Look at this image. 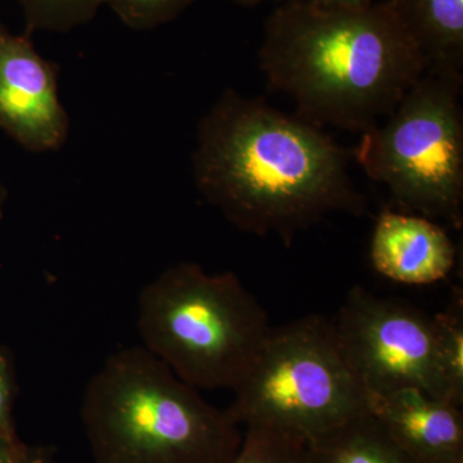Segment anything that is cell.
<instances>
[{
  "label": "cell",
  "instance_id": "14",
  "mask_svg": "<svg viewBox=\"0 0 463 463\" xmlns=\"http://www.w3.org/2000/svg\"><path fill=\"white\" fill-rule=\"evenodd\" d=\"M26 21V33H69L90 23L105 0H17Z\"/></svg>",
  "mask_w": 463,
  "mask_h": 463
},
{
  "label": "cell",
  "instance_id": "7",
  "mask_svg": "<svg viewBox=\"0 0 463 463\" xmlns=\"http://www.w3.org/2000/svg\"><path fill=\"white\" fill-rule=\"evenodd\" d=\"M332 321L367 395L416 388L439 399L434 319L428 313L354 286Z\"/></svg>",
  "mask_w": 463,
  "mask_h": 463
},
{
  "label": "cell",
  "instance_id": "11",
  "mask_svg": "<svg viewBox=\"0 0 463 463\" xmlns=\"http://www.w3.org/2000/svg\"><path fill=\"white\" fill-rule=\"evenodd\" d=\"M425 61L463 80V0H383Z\"/></svg>",
  "mask_w": 463,
  "mask_h": 463
},
{
  "label": "cell",
  "instance_id": "16",
  "mask_svg": "<svg viewBox=\"0 0 463 463\" xmlns=\"http://www.w3.org/2000/svg\"><path fill=\"white\" fill-rule=\"evenodd\" d=\"M194 0H105L121 23L133 30H152L181 16Z\"/></svg>",
  "mask_w": 463,
  "mask_h": 463
},
{
  "label": "cell",
  "instance_id": "21",
  "mask_svg": "<svg viewBox=\"0 0 463 463\" xmlns=\"http://www.w3.org/2000/svg\"><path fill=\"white\" fill-rule=\"evenodd\" d=\"M5 192L3 190L2 184H0V221H2L3 214H5Z\"/></svg>",
  "mask_w": 463,
  "mask_h": 463
},
{
  "label": "cell",
  "instance_id": "10",
  "mask_svg": "<svg viewBox=\"0 0 463 463\" xmlns=\"http://www.w3.org/2000/svg\"><path fill=\"white\" fill-rule=\"evenodd\" d=\"M367 407L420 463H463L461 408L416 388L368 394Z\"/></svg>",
  "mask_w": 463,
  "mask_h": 463
},
{
  "label": "cell",
  "instance_id": "6",
  "mask_svg": "<svg viewBox=\"0 0 463 463\" xmlns=\"http://www.w3.org/2000/svg\"><path fill=\"white\" fill-rule=\"evenodd\" d=\"M462 79L426 71L353 151L398 212L463 224Z\"/></svg>",
  "mask_w": 463,
  "mask_h": 463
},
{
  "label": "cell",
  "instance_id": "2",
  "mask_svg": "<svg viewBox=\"0 0 463 463\" xmlns=\"http://www.w3.org/2000/svg\"><path fill=\"white\" fill-rule=\"evenodd\" d=\"M259 66L297 115L364 134L425 74V61L385 2L322 9L285 0L265 21Z\"/></svg>",
  "mask_w": 463,
  "mask_h": 463
},
{
  "label": "cell",
  "instance_id": "19",
  "mask_svg": "<svg viewBox=\"0 0 463 463\" xmlns=\"http://www.w3.org/2000/svg\"><path fill=\"white\" fill-rule=\"evenodd\" d=\"M303 2L322 9H361L373 5L374 0H303Z\"/></svg>",
  "mask_w": 463,
  "mask_h": 463
},
{
  "label": "cell",
  "instance_id": "4",
  "mask_svg": "<svg viewBox=\"0 0 463 463\" xmlns=\"http://www.w3.org/2000/svg\"><path fill=\"white\" fill-rule=\"evenodd\" d=\"M137 325L142 346L197 390L236 388L272 328L239 276L192 261L142 288Z\"/></svg>",
  "mask_w": 463,
  "mask_h": 463
},
{
  "label": "cell",
  "instance_id": "20",
  "mask_svg": "<svg viewBox=\"0 0 463 463\" xmlns=\"http://www.w3.org/2000/svg\"><path fill=\"white\" fill-rule=\"evenodd\" d=\"M233 2L241 5V7H257V5L267 2V0H233Z\"/></svg>",
  "mask_w": 463,
  "mask_h": 463
},
{
  "label": "cell",
  "instance_id": "13",
  "mask_svg": "<svg viewBox=\"0 0 463 463\" xmlns=\"http://www.w3.org/2000/svg\"><path fill=\"white\" fill-rule=\"evenodd\" d=\"M434 319V353L439 399L463 405V291L455 288L449 304Z\"/></svg>",
  "mask_w": 463,
  "mask_h": 463
},
{
  "label": "cell",
  "instance_id": "18",
  "mask_svg": "<svg viewBox=\"0 0 463 463\" xmlns=\"http://www.w3.org/2000/svg\"><path fill=\"white\" fill-rule=\"evenodd\" d=\"M0 463H54L53 449L14 444L0 438Z\"/></svg>",
  "mask_w": 463,
  "mask_h": 463
},
{
  "label": "cell",
  "instance_id": "3",
  "mask_svg": "<svg viewBox=\"0 0 463 463\" xmlns=\"http://www.w3.org/2000/svg\"><path fill=\"white\" fill-rule=\"evenodd\" d=\"M80 416L94 463H227L243 439L225 410L142 345L106 359Z\"/></svg>",
  "mask_w": 463,
  "mask_h": 463
},
{
  "label": "cell",
  "instance_id": "5",
  "mask_svg": "<svg viewBox=\"0 0 463 463\" xmlns=\"http://www.w3.org/2000/svg\"><path fill=\"white\" fill-rule=\"evenodd\" d=\"M225 410L232 421L309 443L356 414L367 392L341 350L334 321L301 317L268 332Z\"/></svg>",
  "mask_w": 463,
  "mask_h": 463
},
{
  "label": "cell",
  "instance_id": "17",
  "mask_svg": "<svg viewBox=\"0 0 463 463\" xmlns=\"http://www.w3.org/2000/svg\"><path fill=\"white\" fill-rule=\"evenodd\" d=\"M14 362L5 347L0 346V438L11 443H24L18 437L14 419Z\"/></svg>",
  "mask_w": 463,
  "mask_h": 463
},
{
  "label": "cell",
  "instance_id": "9",
  "mask_svg": "<svg viewBox=\"0 0 463 463\" xmlns=\"http://www.w3.org/2000/svg\"><path fill=\"white\" fill-rule=\"evenodd\" d=\"M370 257L374 270L392 281L432 285L455 267L456 246L435 221L383 209L374 223Z\"/></svg>",
  "mask_w": 463,
  "mask_h": 463
},
{
  "label": "cell",
  "instance_id": "12",
  "mask_svg": "<svg viewBox=\"0 0 463 463\" xmlns=\"http://www.w3.org/2000/svg\"><path fill=\"white\" fill-rule=\"evenodd\" d=\"M307 463H420L370 412L307 443Z\"/></svg>",
  "mask_w": 463,
  "mask_h": 463
},
{
  "label": "cell",
  "instance_id": "1",
  "mask_svg": "<svg viewBox=\"0 0 463 463\" xmlns=\"http://www.w3.org/2000/svg\"><path fill=\"white\" fill-rule=\"evenodd\" d=\"M350 156L323 128L228 90L201 118L192 173L231 224L289 246L326 216L364 214Z\"/></svg>",
  "mask_w": 463,
  "mask_h": 463
},
{
  "label": "cell",
  "instance_id": "8",
  "mask_svg": "<svg viewBox=\"0 0 463 463\" xmlns=\"http://www.w3.org/2000/svg\"><path fill=\"white\" fill-rule=\"evenodd\" d=\"M0 129L33 154L62 148L70 118L58 93V67L39 54L30 33L0 18Z\"/></svg>",
  "mask_w": 463,
  "mask_h": 463
},
{
  "label": "cell",
  "instance_id": "15",
  "mask_svg": "<svg viewBox=\"0 0 463 463\" xmlns=\"http://www.w3.org/2000/svg\"><path fill=\"white\" fill-rule=\"evenodd\" d=\"M227 463H307V444L264 428H246L239 452Z\"/></svg>",
  "mask_w": 463,
  "mask_h": 463
}]
</instances>
